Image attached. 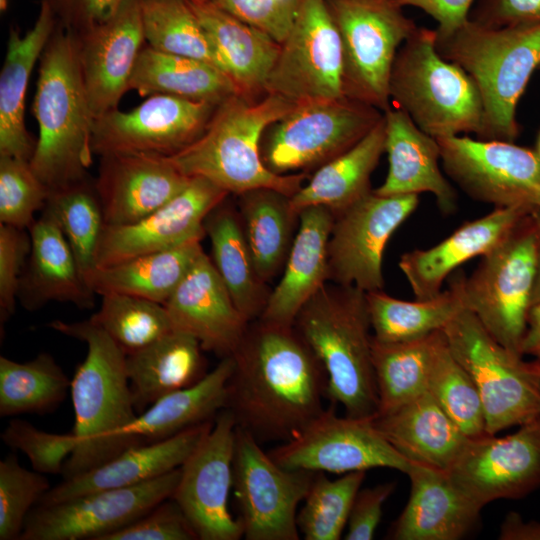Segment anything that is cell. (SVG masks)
I'll list each match as a JSON object with an SVG mask.
<instances>
[{
    "instance_id": "37",
    "label": "cell",
    "mask_w": 540,
    "mask_h": 540,
    "mask_svg": "<svg viewBox=\"0 0 540 540\" xmlns=\"http://www.w3.org/2000/svg\"><path fill=\"white\" fill-rule=\"evenodd\" d=\"M203 251L201 239L88 272L84 279L94 294L120 293L165 304Z\"/></svg>"
},
{
    "instance_id": "23",
    "label": "cell",
    "mask_w": 540,
    "mask_h": 540,
    "mask_svg": "<svg viewBox=\"0 0 540 540\" xmlns=\"http://www.w3.org/2000/svg\"><path fill=\"white\" fill-rule=\"evenodd\" d=\"M191 179L167 157L110 153L100 156L94 185L106 225H125L168 203Z\"/></svg>"
},
{
    "instance_id": "25",
    "label": "cell",
    "mask_w": 540,
    "mask_h": 540,
    "mask_svg": "<svg viewBox=\"0 0 540 540\" xmlns=\"http://www.w3.org/2000/svg\"><path fill=\"white\" fill-rule=\"evenodd\" d=\"M535 208L528 205L496 207L485 216L464 223L438 244L404 253L398 266L415 299L436 297L454 270L494 249Z\"/></svg>"
},
{
    "instance_id": "27",
    "label": "cell",
    "mask_w": 540,
    "mask_h": 540,
    "mask_svg": "<svg viewBox=\"0 0 540 540\" xmlns=\"http://www.w3.org/2000/svg\"><path fill=\"white\" fill-rule=\"evenodd\" d=\"M383 114L388 171L374 192L385 196L431 193L443 213H454L458 196L439 167L437 140L423 132L402 109L391 106Z\"/></svg>"
},
{
    "instance_id": "55",
    "label": "cell",
    "mask_w": 540,
    "mask_h": 540,
    "mask_svg": "<svg viewBox=\"0 0 540 540\" xmlns=\"http://www.w3.org/2000/svg\"><path fill=\"white\" fill-rule=\"evenodd\" d=\"M395 489L388 482L360 489L356 494L347 521L346 540H370L381 521L383 505Z\"/></svg>"
},
{
    "instance_id": "29",
    "label": "cell",
    "mask_w": 540,
    "mask_h": 540,
    "mask_svg": "<svg viewBox=\"0 0 540 540\" xmlns=\"http://www.w3.org/2000/svg\"><path fill=\"white\" fill-rule=\"evenodd\" d=\"M209 421L165 440L131 447L79 476L50 488L39 505H50L87 493L138 485L180 468L213 425Z\"/></svg>"
},
{
    "instance_id": "9",
    "label": "cell",
    "mask_w": 540,
    "mask_h": 540,
    "mask_svg": "<svg viewBox=\"0 0 540 540\" xmlns=\"http://www.w3.org/2000/svg\"><path fill=\"white\" fill-rule=\"evenodd\" d=\"M443 332L452 355L478 389L488 434L540 417V360L524 361L522 355L501 345L467 309Z\"/></svg>"
},
{
    "instance_id": "34",
    "label": "cell",
    "mask_w": 540,
    "mask_h": 540,
    "mask_svg": "<svg viewBox=\"0 0 540 540\" xmlns=\"http://www.w3.org/2000/svg\"><path fill=\"white\" fill-rule=\"evenodd\" d=\"M200 342L172 330L149 345L126 355V370L136 412L142 413L161 397L198 383L208 372Z\"/></svg>"
},
{
    "instance_id": "19",
    "label": "cell",
    "mask_w": 540,
    "mask_h": 540,
    "mask_svg": "<svg viewBox=\"0 0 540 540\" xmlns=\"http://www.w3.org/2000/svg\"><path fill=\"white\" fill-rule=\"evenodd\" d=\"M218 105L156 94L131 111L114 109L95 119L93 153L172 156L201 136Z\"/></svg>"
},
{
    "instance_id": "42",
    "label": "cell",
    "mask_w": 540,
    "mask_h": 540,
    "mask_svg": "<svg viewBox=\"0 0 540 540\" xmlns=\"http://www.w3.org/2000/svg\"><path fill=\"white\" fill-rule=\"evenodd\" d=\"M441 331L421 339L393 343L380 342L373 337L377 414L388 412L428 391L431 361Z\"/></svg>"
},
{
    "instance_id": "62",
    "label": "cell",
    "mask_w": 540,
    "mask_h": 540,
    "mask_svg": "<svg viewBox=\"0 0 540 540\" xmlns=\"http://www.w3.org/2000/svg\"><path fill=\"white\" fill-rule=\"evenodd\" d=\"M540 160V132L538 134V137H537V142H536V149L534 150Z\"/></svg>"
},
{
    "instance_id": "48",
    "label": "cell",
    "mask_w": 540,
    "mask_h": 540,
    "mask_svg": "<svg viewBox=\"0 0 540 540\" xmlns=\"http://www.w3.org/2000/svg\"><path fill=\"white\" fill-rule=\"evenodd\" d=\"M365 476L366 471H354L331 480L323 472L315 473L297 513L300 535L305 540L340 539Z\"/></svg>"
},
{
    "instance_id": "10",
    "label": "cell",
    "mask_w": 540,
    "mask_h": 540,
    "mask_svg": "<svg viewBox=\"0 0 540 540\" xmlns=\"http://www.w3.org/2000/svg\"><path fill=\"white\" fill-rule=\"evenodd\" d=\"M340 34L345 96L382 112L402 44L418 28L393 0H326Z\"/></svg>"
},
{
    "instance_id": "11",
    "label": "cell",
    "mask_w": 540,
    "mask_h": 540,
    "mask_svg": "<svg viewBox=\"0 0 540 540\" xmlns=\"http://www.w3.org/2000/svg\"><path fill=\"white\" fill-rule=\"evenodd\" d=\"M382 117L379 109L348 97L296 104L272 125L262 160L276 174L319 168L358 143Z\"/></svg>"
},
{
    "instance_id": "33",
    "label": "cell",
    "mask_w": 540,
    "mask_h": 540,
    "mask_svg": "<svg viewBox=\"0 0 540 540\" xmlns=\"http://www.w3.org/2000/svg\"><path fill=\"white\" fill-rule=\"evenodd\" d=\"M373 423L405 458L446 472L469 439L429 391L388 412L374 415Z\"/></svg>"
},
{
    "instance_id": "30",
    "label": "cell",
    "mask_w": 540,
    "mask_h": 540,
    "mask_svg": "<svg viewBox=\"0 0 540 540\" xmlns=\"http://www.w3.org/2000/svg\"><path fill=\"white\" fill-rule=\"evenodd\" d=\"M187 1L208 37L218 68L231 80L237 94L250 99L266 94L281 45L211 0Z\"/></svg>"
},
{
    "instance_id": "22",
    "label": "cell",
    "mask_w": 540,
    "mask_h": 540,
    "mask_svg": "<svg viewBox=\"0 0 540 540\" xmlns=\"http://www.w3.org/2000/svg\"><path fill=\"white\" fill-rule=\"evenodd\" d=\"M95 118L117 109L145 44L141 0H124L107 21L75 34Z\"/></svg>"
},
{
    "instance_id": "21",
    "label": "cell",
    "mask_w": 540,
    "mask_h": 540,
    "mask_svg": "<svg viewBox=\"0 0 540 540\" xmlns=\"http://www.w3.org/2000/svg\"><path fill=\"white\" fill-rule=\"evenodd\" d=\"M228 195L209 180L192 177L182 192L144 218L125 225H106L97 267L202 240L207 215Z\"/></svg>"
},
{
    "instance_id": "20",
    "label": "cell",
    "mask_w": 540,
    "mask_h": 540,
    "mask_svg": "<svg viewBox=\"0 0 540 540\" xmlns=\"http://www.w3.org/2000/svg\"><path fill=\"white\" fill-rule=\"evenodd\" d=\"M447 473L482 508L529 495L540 488V417L504 437L469 438Z\"/></svg>"
},
{
    "instance_id": "12",
    "label": "cell",
    "mask_w": 540,
    "mask_h": 540,
    "mask_svg": "<svg viewBox=\"0 0 540 540\" xmlns=\"http://www.w3.org/2000/svg\"><path fill=\"white\" fill-rule=\"evenodd\" d=\"M315 472L278 464L246 430L236 427L233 489L243 537L247 540H298L297 508Z\"/></svg>"
},
{
    "instance_id": "32",
    "label": "cell",
    "mask_w": 540,
    "mask_h": 540,
    "mask_svg": "<svg viewBox=\"0 0 540 540\" xmlns=\"http://www.w3.org/2000/svg\"><path fill=\"white\" fill-rule=\"evenodd\" d=\"M57 25L46 0L41 1L34 25L25 33L9 30L5 59L0 72V156L30 161L36 142L28 133L25 99L33 68Z\"/></svg>"
},
{
    "instance_id": "45",
    "label": "cell",
    "mask_w": 540,
    "mask_h": 540,
    "mask_svg": "<svg viewBox=\"0 0 540 540\" xmlns=\"http://www.w3.org/2000/svg\"><path fill=\"white\" fill-rule=\"evenodd\" d=\"M428 391L465 436L477 438L488 434L478 389L452 355L443 330L431 361Z\"/></svg>"
},
{
    "instance_id": "7",
    "label": "cell",
    "mask_w": 540,
    "mask_h": 540,
    "mask_svg": "<svg viewBox=\"0 0 540 540\" xmlns=\"http://www.w3.org/2000/svg\"><path fill=\"white\" fill-rule=\"evenodd\" d=\"M391 105L437 138L484 131L480 93L471 77L438 51L435 29L418 27L402 44L390 82Z\"/></svg>"
},
{
    "instance_id": "24",
    "label": "cell",
    "mask_w": 540,
    "mask_h": 540,
    "mask_svg": "<svg viewBox=\"0 0 540 540\" xmlns=\"http://www.w3.org/2000/svg\"><path fill=\"white\" fill-rule=\"evenodd\" d=\"M164 305L175 330L194 336L203 350L222 358L233 355L249 323L204 251Z\"/></svg>"
},
{
    "instance_id": "50",
    "label": "cell",
    "mask_w": 540,
    "mask_h": 540,
    "mask_svg": "<svg viewBox=\"0 0 540 540\" xmlns=\"http://www.w3.org/2000/svg\"><path fill=\"white\" fill-rule=\"evenodd\" d=\"M50 190L28 160L0 156V223L29 229L44 208Z\"/></svg>"
},
{
    "instance_id": "40",
    "label": "cell",
    "mask_w": 540,
    "mask_h": 540,
    "mask_svg": "<svg viewBox=\"0 0 540 540\" xmlns=\"http://www.w3.org/2000/svg\"><path fill=\"white\" fill-rule=\"evenodd\" d=\"M238 196L244 235L256 273L265 283L286 262L299 213L289 196L274 189L258 188Z\"/></svg>"
},
{
    "instance_id": "6",
    "label": "cell",
    "mask_w": 540,
    "mask_h": 540,
    "mask_svg": "<svg viewBox=\"0 0 540 540\" xmlns=\"http://www.w3.org/2000/svg\"><path fill=\"white\" fill-rule=\"evenodd\" d=\"M442 57L474 81L483 104V140L514 142L516 109L529 80L540 69V22L493 27L469 19L437 38Z\"/></svg>"
},
{
    "instance_id": "36",
    "label": "cell",
    "mask_w": 540,
    "mask_h": 540,
    "mask_svg": "<svg viewBox=\"0 0 540 540\" xmlns=\"http://www.w3.org/2000/svg\"><path fill=\"white\" fill-rule=\"evenodd\" d=\"M385 120L382 119L353 147L318 168L290 202L293 209L324 206L337 214L371 192L370 177L385 152Z\"/></svg>"
},
{
    "instance_id": "13",
    "label": "cell",
    "mask_w": 540,
    "mask_h": 540,
    "mask_svg": "<svg viewBox=\"0 0 540 540\" xmlns=\"http://www.w3.org/2000/svg\"><path fill=\"white\" fill-rule=\"evenodd\" d=\"M265 93L293 104L346 97L342 42L326 0H302Z\"/></svg>"
},
{
    "instance_id": "15",
    "label": "cell",
    "mask_w": 540,
    "mask_h": 540,
    "mask_svg": "<svg viewBox=\"0 0 540 540\" xmlns=\"http://www.w3.org/2000/svg\"><path fill=\"white\" fill-rule=\"evenodd\" d=\"M179 477L177 468L138 485L37 504L27 516L19 540H105L171 498Z\"/></svg>"
},
{
    "instance_id": "28",
    "label": "cell",
    "mask_w": 540,
    "mask_h": 540,
    "mask_svg": "<svg viewBox=\"0 0 540 540\" xmlns=\"http://www.w3.org/2000/svg\"><path fill=\"white\" fill-rule=\"evenodd\" d=\"M333 223L334 214L327 207L309 206L299 211L283 275L258 320L294 326L299 311L328 280L327 248Z\"/></svg>"
},
{
    "instance_id": "38",
    "label": "cell",
    "mask_w": 540,
    "mask_h": 540,
    "mask_svg": "<svg viewBox=\"0 0 540 540\" xmlns=\"http://www.w3.org/2000/svg\"><path fill=\"white\" fill-rule=\"evenodd\" d=\"M129 88L141 97L163 94L215 104L237 94L231 80L218 67L163 53L148 45L138 56Z\"/></svg>"
},
{
    "instance_id": "61",
    "label": "cell",
    "mask_w": 540,
    "mask_h": 540,
    "mask_svg": "<svg viewBox=\"0 0 540 540\" xmlns=\"http://www.w3.org/2000/svg\"><path fill=\"white\" fill-rule=\"evenodd\" d=\"M538 225V245H537V260H536V275L532 294V307L540 304V206L533 211Z\"/></svg>"
},
{
    "instance_id": "60",
    "label": "cell",
    "mask_w": 540,
    "mask_h": 540,
    "mask_svg": "<svg viewBox=\"0 0 540 540\" xmlns=\"http://www.w3.org/2000/svg\"><path fill=\"white\" fill-rule=\"evenodd\" d=\"M521 352L540 360V304L533 306L529 312Z\"/></svg>"
},
{
    "instance_id": "16",
    "label": "cell",
    "mask_w": 540,
    "mask_h": 540,
    "mask_svg": "<svg viewBox=\"0 0 540 540\" xmlns=\"http://www.w3.org/2000/svg\"><path fill=\"white\" fill-rule=\"evenodd\" d=\"M332 403L292 439L269 452L281 466L345 474L385 467L407 473L412 462L378 431L373 417H343Z\"/></svg>"
},
{
    "instance_id": "31",
    "label": "cell",
    "mask_w": 540,
    "mask_h": 540,
    "mask_svg": "<svg viewBox=\"0 0 540 540\" xmlns=\"http://www.w3.org/2000/svg\"><path fill=\"white\" fill-rule=\"evenodd\" d=\"M28 231L31 250L19 285L21 305L29 311L38 310L50 301L91 308L95 294L53 217L43 211Z\"/></svg>"
},
{
    "instance_id": "39",
    "label": "cell",
    "mask_w": 540,
    "mask_h": 540,
    "mask_svg": "<svg viewBox=\"0 0 540 540\" xmlns=\"http://www.w3.org/2000/svg\"><path fill=\"white\" fill-rule=\"evenodd\" d=\"M225 201L207 215L204 230L211 261L237 309L250 322L259 318L269 294L256 273L240 216Z\"/></svg>"
},
{
    "instance_id": "41",
    "label": "cell",
    "mask_w": 540,
    "mask_h": 540,
    "mask_svg": "<svg viewBox=\"0 0 540 540\" xmlns=\"http://www.w3.org/2000/svg\"><path fill=\"white\" fill-rule=\"evenodd\" d=\"M373 337L385 343L421 339L443 330L465 309L460 273L449 289L428 300L405 301L381 291L366 293Z\"/></svg>"
},
{
    "instance_id": "53",
    "label": "cell",
    "mask_w": 540,
    "mask_h": 540,
    "mask_svg": "<svg viewBox=\"0 0 540 540\" xmlns=\"http://www.w3.org/2000/svg\"><path fill=\"white\" fill-rule=\"evenodd\" d=\"M31 250L27 229L0 223V322L15 312L21 276Z\"/></svg>"
},
{
    "instance_id": "8",
    "label": "cell",
    "mask_w": 540,
    "mask_h": 540,
    "mask_svg": "<svg viewBox=\"0 0 540 540\" xmlns=\"http://www.w3.org/2000/svg\"><path fill=\"white\" fill-rule=\"evenodd\" d=\"M533 211L482 256L469 278L459 272L465 309L496 341L522 356L536 275L538 225Z\"/></svg>"
},
{
    "instance_id": "14",
    "label": "cell",
    "mask_w": 540,
    "mask_h": 540,
    "mask_svg": "<svg viewBox=\"0 0 540 540\" xmlns=\"http://www.w3.org/2000/svg\"><path fill=\"white\" fill-rule=\"evenodd\" d=\"M418 203V194L385 196L372 190L335 214L327 248L328 280L366 293L383 290L385 247Z\"/></svg>"
},
{
    "instance_id": "59",
    "label": "cell",
    "mask_w": 540,
    "mask_h": 540,
    "mask_svg": "<svg viewBox=\"0 0 540 540\" xmlns=\"http://www.w3.org/2000/svg\"><path fill=\"white\" fill-rule=\"evenodd\" d=\"M498 539L540 540V521H526L519 513L510 511L501 523Z\"/></svg>"
},
{
    "instance_id": "49",
    "label": "cell",
    "mask_w": 540,
    "mask_h": 540,
    "mask_svg": "<svg viewBox=\"0 0 540 540\" xmlns=\"http://www.w3.org/2000/svg\"><path fill=\"white\" fill-rule=\"evenodd\" d=\"M49 489L45 475L21 466L15 454L0 461V540H19L27 516Z\"/></svg>"
},
{
    "instance_id": "46",
    "label": "cell",
    "mask_w": 540,
    "mask_h": 540,
    "mask_svg": "<svg viewBox=\"0 0 540 540\" xmlns=\"http://www.w3.org/2000/svg\"><path fill=\"white\" fill-rule=\"evenodd\" d=\"M141 11L149 47L218 67L208 37L187 0H141Z\"/></svg>"
},
{
    "instance_id": "1",
    "label": "cell",
    "mask_w": 540,
    "mask_h": 540,
    "mask_svg": "<svg viewBox=\"0 0 540 540\" xmlns=\"http://www.w3.org/2000/svg\"><path fill=\"white\" fill-rule=\"evenodd\" d=\"M232 356L226 409L260 443L292 439L325 410L326 372L294 326L258 320Z\"/></svg>"
},
{
    "instance_id": "43",
    "label": "cell",
    "mask_w": 540,
    "mask_h": 540,
    "mask_svg": "<svg viewBox=\"0 0 540 540\" xmlns=\"http://www.w3.org/2000/svg\"><path fill=\"white\" fill-rule=\"evenodd\" d=\"M71 380L49 353L17 362L0 357V416L46 414L66 398Z\"/></svg>"
},
{
    "instance_id": "2",
    "label": "cell",
    "mask_w": 540,
    "mask_h": 540,
    "mask_svg": "<svg viewBox=\"0 0 540 540\" xmlns=\"http://www.w3.org/2000/svg\"><path fill=\"white\" fill-rule=\"evenodd\" d=\"M49 326L87 345L71 379L77 446L62 472L63 479H70L144 443L122 435L137 417L122 349L90 319L55 320Z\"/></svg>"
},
{
    "instance_id": "56",
    "label": "cell",
    "mask_w": 540,
    "mask_h": 540,
    "mask_svg": "<svg viewBox=\"0 0 540 540\" xmlns=\"http://www.w3.org/2000/svg\"><path fill=\"white\" fill-rule=\"evenodd\" d=\"M57 23L74 34L88 30L111 18L124 0H46Z\"/></svg>"
},
{
    "instance_id": "52",
    "label": "cell",
    "mask_w": 540,
    "mask_h": 540,
    "mask_svg": "<svg viewBox=\"0 0 540 540\" xmlns=\"http://www.w3.org/2000/svg\"><path fill=\"white\" fill-rule=\"evenodd\" d=\"M198 540L189 520L172 498L115 531L105 540Z\"/></svg>"
},
{
    "instance_id": "64",
    "label": "cell",
    "mask_w": 540,
    "mask_h": 540,
    "mask_svg": "<svg viewBox=\"0 0 540 540\" xmlns=\"http://www.w3.org/2000/svg\"><path fill=\"white\" fill-rule=\"evenodd\" d=\"M538 389H539V392H540V377H539V380H538Z\"/></svg>"
},
{
    "instance_id": "17",
    "label": "cell",
    "mask_w": 540,
    "mask_h": 540,
    "mask_svg": "<svg viewBox=\"0 0 540 540\" xmlns=\"http://www.w3.org/2000/svg\"><path fill=\"white\" fill-rule=\"evenodd\" d=\"M443 170L471 198L496 207L540 206V160L510 141L436 139Z\"/></svg>"
},
{
    "instance_id": "51",
    "label": "cell",
    "mask_w": 540,
    "mask_h": 540,
    "mask_svg": "<svg viewBox=\"0 0 540 540\" xmlns=\"http://www.w3.org/2000/svg\"><path fill=\"white\" fill-rule=\"evenodd\" d=\"M3 443L19 450L29 459L33 470L41 474H62L68 458L77 446L71 433L41 430L23 419H12L1 433Z\"/></svg>"
},
{
    "instance_id": "54",
    "label": "cell",
    "mask_w": 540,
    "mask_h": 540,
    "mask_svg": "<svg viewBox=\"0 0 540 540\" xmlns=\"http://www.w3.org/2000/svg\"><path fill=\"white\" fill-rule=\"evenodd\" d=\"M281 44L290 33L302 0H211Z\"/></svg>"
},
{
    "instance_id": "3",
    "label": "cell",
    "mask_w": 540,
    "mask_h": 540,
    "mask_svg": "<svg viewBox=\"0 0 540 540\" xmlns=\"http://www.w3.org/2000/svg\"><path fill=\"white\" fill-rule=\"evenodd\" d=\"M32 112L39 136L30 165L50 192L88 178L95 122L75 34L58 23L39 59Z\"/></svg>"
},
{
    "instance_id": "26",
    "label": "cell",
    "mask_w": 540,
    "mask_h": 540,
    "mask_svg": "<svg viewBox=\"0 0 540 540\" xmlns=\"http://www.w3.org/2000/svg\"><path fill=\"white\" fill-rule=\"evenodd\" d=\"M408 502L393 523L394 540H458L479 522L482 507L461 492L446 471L412 462Z\"/></svg>"
},
{
    "instance_id": "4",
    "label": "cell",
    "mask_w": 540,
    "mask_h": 540,
    "mask_svg": "<svg viewBox=\"0 0 540 540\" xmlns=\"http://www.w3.org/2000/svg\"><path fill=\"white\" fill-rule=\"evenodd\" d=\"M294 106L275 94L255 99L234 94L217 106L197 140L167 158L186 176L205 178L229 194L270 188L291 197L306 175L269 170L261 157V138Z\"/></svg>"
},
{
    "instance_id": "5",
    "label": "cell",
    "mask_w": 540,
    "mask_h": 540,
    "mask_svg": "<svg viewBox=\"0 0 540 540\" xmlns=\"http://www.w3.org/2000/svg\"><path fill=\"white\" fill-rule=\"evenodd\" d=\"M294 328L321 362L327 398L345 415L373 417L378 394L366 292L324 284L299 311Z\"/></svg>"
},
{
    "instance_id": "18",
    "label": "cell",
    "mask_w": 540,
    "mask_h": 540,
    "mask_svg": "<svg viewBox=\"0 0 540 540\" xmlns=\"http://www.w3.org/2000/svg\"><path fill=\"white\" fill-rule=\"evenodd\" d=\"M236 421L226 408L180 467L172 499L179 505L198 540H239L243 528L228 507L233 488Z\"/></svg>"
},
{
    "instance_id": "63",
    "label": "cell",
    "mask_w": 540,
    "mask_h": 540,
    "mask_svg": "<svg viewBox=\"0 0 540 540\" xmlns=\"http://www.w3.org/2000/svg\"><path fill=\"white\" fill-rule=\"evenodd\" d=\"M8 7V0H0V9L2 12H5Z\"/></svg>"
},
{
    "instance_id": "44",
    "label": "cell",
    "mask_w": 540,
    "mask_h": 540,
    "mask_svg": "<svg viewBox=\"0 0 540 540\" xmlns=\"http://www.w3.org/2000/svg\"><path fill=\"white\" fill-rule=\"evenodd\" d=\"M42 210L60 227L83 276L95 269L106 222L94 182L86 178L50 192Z\"/></svg>"
},
{
    "instance_id": "47",
    "label": "cell",
    "mask_w": 540,
    "mask_h": 540,
    "mask_svg": "<svg viewBox=\"0 0 540 540\" xmlns=\"http://www.w3.org/2000/svg\"><path fill=\"white\" fill-rule=\"evenodd\" d=\"M90 320L126 355L174 330L164 304L120 293L102 295L100 308Z\"/></svg>"
},
{
    "instance_id": "58",
    "label": "cell",
    "mask_w": 540,
    "mask_h": 540,
    "mask_svg": "<svg viewBox=\"0 0 540 540\" xmlns=\"http://www.w3.org/2000/svg\"><path fill=\"white\" fill-rule=\"evenodd\" d=\"M400 7L410 6L423 10L437 23V38H445L469 20V11L475 0H393Z\"/></svg>"
},
{
    "instance_id": "35",
    "label": "cell",
    "mask_w": 540,
    "mask_h": 540,
    "mask_svg": "<svg viewBox=\"0 0 540 540\" xmlns=\"http://www.w3.org/2000/svg\"><path fill=\"white\" fill-rule=\"evenodd\" d=\"M233 369V356L222 358L198 383L161 397L137 415L122 435L150 443L213 421L226 408L228 381Z\"/></svg>"
},
{
    "instance_id": "57",
    "label": "cell",
    "mask_w": 540,
    "mask_h": 540,
    "mask_svg": "<svg viewBox=\"0 0 540 540\" xmlns=\"http://www.w3.org/2000/svg\"><path fill=\"white\" fill-rule=\"evenodd\" d=\"M471 20L493 27L538 23L540 0H484Z\"/></svg>"
}]
</instances>
